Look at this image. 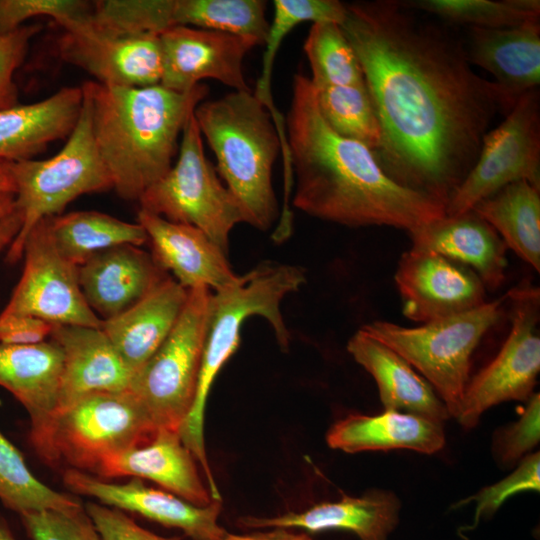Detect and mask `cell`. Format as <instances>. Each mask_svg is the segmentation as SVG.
Returning <instances> with one entry per match:
<instances>
[{
	"label": "cell",
	"instance_id": "6da1fadb",
	"mask_svg": "<svg viewBox=\"0 0 540 540\" xmlns=\"http://www.w3.org/2000/svg\"><path fill=\"white\" fill-rule=\"evenodd\" d=\"M341 28L377 113L380 166L399 185L446 206L492 121L517 100L472 70L455 37L401 2L346 4Z\"/></svg>",
	"mask_w": 540,
	"mask_h": 540
},
{
	"label": "cell",
	"instance_id": "7a4b0ae2",
	"mask_svg": "<svg viewBox=\"0 0 540 540\" xmlns=\"http://www.w3.org/2000/svg\"><path fill=\"white\" fill-rule=\"evenodd\" d=\"M285 130L296 209L349 227L384 225L407 232L445 215L442 203L391 179L370 148L334 131L304 74L293 77Z\"/></svg>",
	"mask_w": 540,
	"mask_h": 540
},
{
	"label": "cell",
	"instance_id": "3957f363",
	"mask_svg": "<svg viewBox=\"0 0 540 540\" xmlns=\"http://www.w3.org/2000/svg\"><path fill=\"white\" fill-rule=\"evenodd\" d=\"M81 89L113 189L135 201L172 167L182 130L208 94L201 83L185 93L160 84L116 87L97 81L84 82Z\"/></svg>",
	"mask_w": 540,
	"mask_h": 540
},
{
	"label": "cell",
	"instance_id": "277c9868",
	"mask_svg": "<svg viewBox=\"0 0 540 540\" xmlns=\"http://www.w3.org/2000/svg\"><path fill=\"white\" fill-rule=\"evenodd\" d=\"M194 117L245 223L267 231L280 216L272 170L281 142L270 113L252 91H232L199 103Z\"/></svg>",
	"mask_w": 540,
	"mask_h": 540
},
{
	"label": "cell",
	"instance_id": "5b68a950",
	"mask_svg": "<svg viewBox=\"0 0 540 540\" xmlns=\"http://www.w3.org/2000/svg\"><path fill=\"white\" fill-rule=\"evenodd\" d=\"M306 276L302 268L264 261L231 285L211 293L207 334L192 408L179 429L184 445L197 458L206 455L204 413L211 386L227 360L237 350L243 323L261 316L271 325L278 344L287 349L290 333L281 313L286 295L299 290Z\"/></svg>",
	"mask_w": 540,
	"mask_h": 540
},
{
	"label": "cell",
	"instance_id": "8992f818",
	"mask_svg": "<svg viewBox=\"0 0 540 540\" xmlns=\"http://www.w3.org/2000/svg\"><path fill=\"white\" fill-rule=\"evenodd\" d=\"M1 166L13 183L14 206L22 217L21 229L7 248L5 260L10 264L22 258L26 237L38 222L62 214L70 202L83 194L113 189L94 138L90 104L84 94L76 125L56 155Z\"/></svg>",
	"mask_w": 540,
	"mask_h": 540
},
{
	"label": "cell",
	"instance_id": "52a82bcc",
	"mask_svg": "<svg viewBox=\"0 0 540 540\" xmlns=\"http://www.w3.org/2000/svg\"><path fill=\"white\" fill-rule=\"evenodd\" d=\"M157 432L147 412L128 390L88 395L55 413L31 443L51 466L94 473L112 455L142 446Z\"/></svg>",
	"mask_w": 540,
	"mask_h": 540
},
{
	"label": "cell",
	"instance_id": "ba28073f",
	"mask_svg": "<svg viewBox=\"0 0 540 540\" xmlns=\"http://www.w3.org/2000/svg\"><path fill=\"white\" fill-rule=\"evenodd\" d=\"M506 299L507 295L413 328L378 320L360 329L416 368L443 401L449 415L457 418L469 380L472 353L500 319Z\"/></svg>",
	"mask_w": 540,
	"mask_h": 540
},
{
	"label": "cell",
	"instance_id": "9c48e42d",
	"mask_svg": "<svg viewBox=\"0 0 540 540\" xmlns=\"http://www.w3.org/2000/svg\"><path fill=\"white\" fill-rule=\"evenodd\" d=\"M138 202L141 210L200 229L227 255L232 229L245 222L237 200L205 156L194 112L182 130L176 163Z\"/></svg>",
	"mask_w": 540,
	"mask_h": 540
},
{
	"label": "cell",
	"instance_id": "30bf717a",
	"mask_svg": "<svg viewBox=\"0 0 540 540\" xmlns=\"http://www.w3.org/2000/svg\"><path fill=\"white\" fill-rule=\"evenodd\" d=\"M210 289H189L168 337L134 373L129 391L154 426L178 431L194 403L207 334Z\"/></svg>",
	"mask_w": 540,
	"mask_h": 540
},
{
	"label": "cell",
	"instance_id": "8fae6325",
	"mask_svg": "<svg viewBox=\"0 0 540 540\" xmlns=\"http://www.w3.org/2000/svg\"><path fill=\"white\" fill-rule=\"evenodd\" d=\"M505 116L485 134L475 163L446 203L447 216L471 211L482 199L517 181L540 189L538 90L521 95Z\"/></svg>",
	"mask_w": 540,
	"mask_h": 540
},
{
	"label": "cell",
	"instance_id": "7c38bea8",
	"mask_svg": "<svg viewBox=\"0 0 540 540\" xmlns=\"http://www.w3.org/2000/svg\"><path fill=\"white\" fill-rule=\"evenodd\" d=\"M514 302L512 326L497 356L465 388L459 422L474 427L488 408L508 400L527 401L540 370L539 291L531 286L508 292Z\"/></svg>",
	"mask_w": 540,
	"mask_h": 540
},
{
	"label": "cell",
	"instance_id": "4fadbf2b",
	"mask_svg": "<svg viewBox=\"0 0 540 540\" xmlns=\"http://www.w3.org/2000/svg\"><path fill=\"white\" fill-rule=\"evenodd\" d=\"M22 257L21 278L1 313L33 316L53 325L102 327L83 296L78 266L55 247L48 218L31 229Z\"/></svg>",
	"mask_w": 540,
	"mask_h": 540
},
{
	"label": "cell",
	"instance_id": "5bb4252c",
	"mask_svg": "<svg viewBox=\"0 0 540 540\" xmlns=\"http://www.w3.org/2000/svg\"><path fill=\"white\" fill-rule=\"evenodd\" d=\"M394 281L404 316L428 323L486 303V287L469 267L440 254L411 248L397 265Z\"/></svg>",
	"mask_w": 540,
	"mask_h": 540
},
{
	"label": "cell",
	"instance_id": "9a60e30c",
	"mask_svg": "<svg viewBox=\"0 0 540 540\" xmlns=\"http://www.w3.org/2000/svg\"><path fill=\"white\" fill-rule=\"evenodd\" d=\"M163 72L160 85L185 93L203 79H213L233 91H252L243 73V60L260 43L250 37L188 26H175L159 35Z\"/></svg>",
	"mask_w": 540,
	"mask_h": 540
},
{
	"label": "cell",
	"instance_id": "2e32d148",
	"mask_svg": "<svg viewBox=\"0 0 540 540\" xmlns=\"http://www.w3.org/2000/svg\"><path fill=\"white\" fill-rule=\"evenodd\" d=\"M62 478L72 493L93 497L103 505L177 528L192 540H225L229 533L218 523L221 500L197 506L168 491L148 487L142 479L132 478L127 483L116 484L76 469H66Z\"/></svg>",
	"mask_w": 540,
	"mask_h": 540
},
{
	"label": "cell",
	"instance_id": "e0dca14e",
	"mask_svg": "<svg viewBox=\"0 0 540 540\" xmlns=\"http://www.w3.org/2000/svg\"><path fill=\"white\" fill-rule=\"evenodd\" d=\"M137 223L150 243L151 256L186 289L221 290L236 281L227 254L200 229L139 209ZM169 274V273H168Z\"/></svg>",
	"mask_w": 540,
	"mask_h": 540
},
{
	"label": "cell",
	"instance_id": "ac0fdd59",
	"mask_svg": "<svg viewBox=\"0 0 540 540\" xmlns=\"http://www.w3.org/2000/svg\"><path fill=\"white\" fill-rule=\"evenodd\" d=\"M50 338L64 354L55 413L91 394L129 390L134 372L101 328L54 325Z\"/></svg>",
	"mask_w": 540,
	"mask_h": 540
},
{
	"label": "cell",
	"instance_id": "d6986e66",
	"mask_svg": "<svg viewBox=\"0 0 540 540\" xmlns=\"http://www.w3.org/2000/svg\"><path fill=\"white\" fill-rule=\"evenodd\" d=\"M168 276L150 253L131 244L100 251L78 266L83 296L102 321L129 309Z\"/></svg>",
	"mask_w": 540,
	"mask_h": 540
},
{
	"label": "cell",
	"instance_id": "ffe728a7",
	"mask_svg": "<svg viewBox=\"0 0 540 540\" xmlns=\"http://www.w3.org/2000/svg\"><path fill=\"white\" fill-rule=\"evenodd\" d=\"M60 58L116 87L158 85L163 72L159 36L105 38L65 32L57 44Z\"/></svg>",
	"mask_w": 540,
	"mask_h": 540
},
{
	"label": "cell",
	"instance_id": "44dd1931",
	"mask_svg": "<svg viewBox=\"0 0 540 540\" xmlns=\"http://www.w3.org/2000/svg\"><path fill=\"white\" fill-rule=\"evenodd\" d=\"M400 502L384 490H371L360 497L343 496L300 512L272 517L243 516L237 524L245 529H302L308 532L346 530L360 540H388L399 521Z\"/></svg>",
	"mask_w": 540,
	"mask_h": 540
},
{
	"label": "cell",
	"instance_id": "7402d4cb",
	"mask_svg": "<svg viewBox=\"0 0 540 540\" xmlns=\"http://www.w3.org/2000/svg\"><path fill=\"white\" fill-rule=\"evenodd\" d=\"M95 475L101 479H148L197 506H207L213 501L194 455L182 442L179 432L170 429H157L147 444L110 456Z\"/></svg>",
	"mask_w": 540,
	"mask_h": 540
},
{
	"label": "cell",
	"instance_id": "603a6c76",
	"mask_svg": "<svg viewBox=\"0 0 540 540\" xmlns=\"http://www.w3.org/2000/svg\"><path fill=\"white\" fill-rule=\"evenodd\" d=\"M416 250L440 254L472 269L486 288L505 279L507 247L498 233L475 212L432 220L408 232Z\"/></svg>",
	"mask_w": 540,
	"mask_h": 540
},
{
	"label": "cell",
	"instance_id": "cb8c5ba5",
	"mask_svg": "<svg viewBox=\"0 0 540 540\" xmlns=\"http://www.w3.org/2000/svg\"><path fill=\"white\" fill-rule=\"evenodd\" d=\"M64 354L53 339L33 345L0 344V386L26 409L31 421L30 441L54 415Z\"/></svg>",
	"mask_w": 540,
	"mask_h": 540
},
{
	"label": "cell",
	"instance_id": "d4e9b609",
	"mask_svg": "<svg viewBox=\"0 0 540 540\" xmlns=\"http://www.w3.org/2000/svg\"><path fill=\"white\" fill-rule=\"evenodd\" d=\"M189 290L168 276L123 313L104 320L101 329L135 373L175 327Z\"/></svg>",
	"mask_w": 540,
	"mask_h": 540
},
{
	"label": "cell",
	"instance_id": "484cf974",
	"mask_svg": "<svg viewBox=\"0 0 540 540\" xmlns=\"http://www.w3.org/2000/svg\"><path fill=\"white\" fill-rule=\"evenodd\" d=\"M469 62L488 71L514 100L540 82L539 19L504 28L470 27Z\"/></svg>",
	"mask_w": 540,
	"mask_h": 540
},
{
	"label": "cell",
	"instance_id": "4316f807",
	"mask_svg": "<svg viewBox=\"0 0 540 540\" xmlns=\"http://www.w3.org/2000/svg\"><path fill=\"white\" fill-rule=\"evenodd\" d=\"M82 101L81 87H63L39 102L0 109V164L32 159L68 137Z\"/></svg>",
	"mask_w": 540,
	"mask_h": 540
},
{
	"label": "cell",
	"instance_id": "83f0119b",
	"mask_svg": "<svg viewBox=\"0 0 540 540\" xmlns=\"http://www.w3.org/2000/svg\"><path fill=\"white\" fill-rule=\"evenodd\" d=\"M347 350L377 383L385 410L424 416L441 422L449 412L429 382L398 353L359 329Z\"/></svg>",
	"mask_w": 540,
	"mask_h": 540
},
{
	"label": "cell",
	"instance_id": "f1b7e54d",
	"mask_svg": "<svg viewBox=\"0 0 540 540\" xmlns=\"http://www.w3.org/2000/svg\"><path fill=\"white\" fill-rule=\"evenodd\" d=\"M327 444L347 453L411 449L431 454L441 450L445 435L441 422L395 410L369 416L350 414L334 423Z\"/></svg>",
	"mask_w": 540,
	"mask_h": 540
},
{
	"label": "cell",
	"instance_id": "f546056e",
	"mask_svg": "<svg viewBox=\"0 0 540 540\" xmlns=\"http://www.w3.org/2000/svg\"><path fill=\"white\" fill-rule=\"evenodd\" d=\"M523 261L540 271V189L525 180L504 186L473 208Z\"/></svg>",
	"mask_w": 540,
	"mask_h": 540
},
{
	"label": "cell",
	"instance_id": "4dcf8cb0",
	"mask_svg": "<svg viewBox=\"0 0 540 540\" xmlns=\"http://www.w3.org/2000/svg\"><path fill=\"white\" fill-rule=\"evenodd\" d=\"M51 238L59 253L76 266L108 248L141 246L147 235L139 223H129L98 211H74L48 217Z\"/></svg>",
	"mask_w": 540,
	"mask_h": 540
},
{
	"label": "cell",
	"instance_id": "1f68e13d",
	"mask_svg": "<svg viewBox=\"0 0 540 540\" xmlns=\"http://www.w3.org/2000/svg\"><path fill=\"white\" fill-rule=\"evenodd\" d=\"M274 15L264 43L260 77L253 94L266 107L276 126L284 117L276 108L271 93V76L278 50L292 29L300 23L311 21L334 22L341 25L346 16V4L337 0H275Z\"/></svg>",
	"mask_w": 540,
	"mask_h": 540
},
{
	"label": "cell",
	"instance_id": "d6a6232c",
	"mask_svg": "<svg viewBox=\"0 0 540 540\" xmlns=\"http://www.w3.org/2000/svg\"><path fill=\"white\" fill-rule=\"evenodd\" d=\"M174 0H100L75 34L105 38L159 36L173 22Z\"/></svg>",
	"mask_w": 540,
	"mask_h": 540
},
{
	"label": "cell",
	"instance_id": "836d02e7",
	"mask_svg": "<svg viewBox=\"0 0 540 540\" xmlns=\"http://www.w3.org/2000/svg\"><path fill=\"white\" fill-rule=\"evenodd\" d=\"M262 0H174L175 26H188L256 39L264 45L270 23Z\"/></svg>",
	"mask_w": 540,
	"mask_h": 540
},
{
	"label": "cell",
	"instance_id": "e575fe53",
	"mask_svg": "<svg viewBox=\"0 0 540 540\" xmlns=\"http://www.w3.org/2000/svg\"><path fill=\"white\" fill-rule=\"evenodd\" d=\"M312 83V82H311ZM323 119L339 135L360 142L373 152L381 143L377 113L366 84H313Z\"/></svg>",
	"mask_w": 540,
	"mask_h": 540
},
{
	"label": "cell",
	"instance_id": "d590c367",
	"mask_svg": "<svg viewBox=\"0 0 540 540\" xmlns=\"http://www.w3.org/2000/svg\"><path fill=\"white\" fill-rule=\"evenodd\" d=\"M0 500L18 513L71 511L82 507L73 496L53 490L27 467L21 452L0 431Z\"/></svg>",
	"mask_w": 540,
	"mask_h": 540
},
{
	"label": "cell",
	"instance_id": "8d00e7d4",
	"mask_svg": "<svg viewBox=\"0 0 540 540\" xmlns=\"http://www.w3.org/2000/svg\"><path fill=\"white\" fill-rule=\"evenodd\" d=\"M311 67L313 84L340 86L365 85L356 53L341 25L334 22L313 23L303 45Z\"/></svg>",
	"mask_w": 540,
	"mask_h": 540
},
{
	"label": "cell",
	"instance_id": "74e56055",
	"mask_svg": "<svg viewBox=\"0 0 540 540\" xmlns=\"http://www.w3.org/2000/svg\"><path fill=\"white\" fill-rule=\"evenodd\" d=\"M401 3L412 10L425 11L470 27H513L540 16L539 0H413Z\"/></svg>",
	"mask_w": 540,
	"mask_h": 540
},
{
	"label": "cell",
	"instance_id": "f35d334b",
	"mask_svg": "<svg viewBox=\"0 0 540 540\" xmlns=\"http://www.w3.org/2000/svg\"><path fill=\"white\" fill-rule=\"evenodd\" d=\"M92 11V2L83 0H0V36L24 26L34 17L48 16L65 32L82 28Z\"/></svg>",
	"mask_w": 540,
	"mask_h": 540
},
{
	"label": "cell",
	"instance_id": "ab89813d",
	"mask_svg": "<svg viewBox=\"0 0 540 540\" xmlns=\"http://www.w3.org/2000/svg\"><path fill=\"white\" fill-rule=\"evenodd\" d=\"M20 518L32 540H101L83 506L71 511L28 512Z\"/></svg>",
	"mask_w": 540,
	"mask_h": 540
},
{
	"label": "cell",
	"instance_id": "60d3db41",
	"mask_svg": "<svg viewBox=\"0 0 540 540\" xmlns=\"http://www.w3.org/2000/svg\"><path fill=\"white\" fill-rule=\"evenodd\" d=\"M540 489V456L532 454L523 459L519 467L503 480L482 489L470 497L476 503L473 528L482 517L494 514L515 493Z\"/></svg>",
	"mask_w": 540,
	"mask_h": 540
},
{
	"label": "cell",
	"instance_id": "b9f144b4",
	"mask_svg": "<svg viewBox=\"0 0 540 540\" xmlns=\"http://www.w3.org/2000/svg\"><path fill=\"white\" fill-rule=\"evenodd\" d=\"M41 28L39 24L24 25L0 36V109L19 104L14 74L27 55L30 41Z\"/></svg>",
	"mask_w": 540,
	"mask_h": 540
},
{
	"label": "cell",
	"instance_id": "7bdbcfd3",
	"mask_svg": "<svg viewBox=\"0 0 540 540\" xmlns=\"http://www.w3.org/2000/svg\"><path fill=\"white\" fill-rule=\"evenodd\" d=\"M540 438V397L533 393L520 419L498 434L496 450L504 463L519 459L532 449Z\"/></svg>",
	"mask_w": 540,
	"mask_h": 540
},
{
	"label": "cell",
	"instance_id": "ee69618b",
	"mask_svg": "<svg viewBox=\"0 0 540 540\" xmlns=\"http://www.w3.org/2000/svg\"><path fill=\"white\" fill-rule=\"evenodd\" d=\"M85 510L101 540H181L163 537L138 525L125 511L98 503H88Z\"/></svg>",
	"mask_w": 540,
	"mask_h": 540
},
{
	"label": "cell",
	"instance_id": "f6af8a7d",
	"mask_svg": "<svg viewBox=\"0 0 540 540\" xmlns=\"http://www.w3.org/2000/svg\"><path fill=\"white\" fill-rule=\"evenodd\" d=\"M53 327V324L33 316L1 313L0 344H38L50 339Z\"/></svg>",
	"mask_w": 540,
	"mask_h": 540
},
{
	"label": "cell",
	"instance_id": "bcb514c9",
	"mask_svg": "<svg viewBox=\"0 0 540 540\" xmlns=\"http://www.w3.org/2000/svg\"><path fill=\"white\" fill-rule=\"evenodd\" d=\"M225 540H313L305 532H294L286 528H271L269 530H256L245 534L228 533Z\"/></svg>",
	"mask_w": 540,
	"mask_h": 540
},
{
	"label": "cell",
	"instance_id": "7dc6e473",
	"mask_svg": "<svg viewBox=\"0 0 540 540\" xmlns=\"http://www.w3.org/2000/svg\"><path fill=\"white\" fill-rule=\"evenodd\" d=\"M22 226V217L15 208L0 220V252L8 248L13 242Z\"/></svg>",
	"mask_w": 540,
	"mask_h": 540
},
{
	"label": "cell",
	"instance_id": "c3c4849f",
	"mask_svg": "<svg viewBox=\"0 0 540 540\" xmlns=\"http://www.w3.org/2000/svg\"><path fill=\"white\" fill-rule=\"evenodd\" d=\"M14 209V193H0V220Z\"/></svg>",
	"mask_w": 540,
	"mask_h": 540
},
{
	"label": "cell",
	"instance_id": "681fc988",
	"mask_svg": "<svg viewBox=\"0 0 540 540\" xmlns=\"http://www.w3.org/2000/svg\"><path fill=\"white\" fill-rule=\"evenodd\" d=\"M11 192L14 193L13 183L0 164V193Z\"/></svg>",
	"mask_w": 540,
	"mask_h": 540
},
{
	"label": "cell",
	"instance_id": "f907efd6",
	"mask_svg": "<svg viewBox=\"0 0 540 540\" xmlns=\"http://www.w3.org/2000/svg\"><path fill=\"white\" fill-rule=\"evenodd\" d=\"M0 540H16L6 520L0 515Z\"/></svg>",
	"mask_w": 540,
	"mask_h": 540
}]
</instances>
